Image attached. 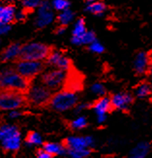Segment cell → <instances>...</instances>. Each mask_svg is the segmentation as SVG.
<instances>
[{
	"instance_id": "cell-18",
	"label": "cell",
	"mask_w": 152,
	"mask_h": 158,
	"mask_svg": "<svg viewBox=\"0 0 152 158\" xmlns=\"http://www.w3.org/2000/svg\"><path fill=\"white\" fill-rule=\"evenodd\" d=\"M44 150L51 156L63 155L66 152V148L59 143H47L44 146Z\"/></svg>"
},
{
	"instance_id": "cell-8",
	"label": "cell",
	"mask_w": 152,
	"mask_h": 158,
	"mask_svg": "<svg viewBox=\"0 0 152 158\" xmlns=\"http://www.w3.org/2000/svg\"><path fill=\"white\" fill-rule=\"evenodd\" d=\"M66 77L67 76L65 71L56 68L54 70H51L44 73L41 80H42V82L47 88L56 89L63 85V82L67 79Z\"/></svg>"
},
{
	"instance_id": "cell-29",
	"label": "cell",
	"mask_w": 152,
	"mask_h": 158,
	"mask_svg": "<svg viewBox=\"0 0 152 158\" xmlns=\"http://www.w3.org/2000/svg\"><path fill=\"white\" fill-rule=\"evenodd\" d=\"M42 4V0H23V5L26 10H34Z\"/></svg>"
},
{
	"instance_id": "cell-33",
	"label": "cell",
	"mask_w": 152,
	"mask_h": 158,
	"mask_svg": "<svg viewBox=\"0 0 152 158\" xmlns=\"http://www.w3.org/2000/svg\"><path fill=\"white\" fill-rule=\"evenodd\" d=\"M15 19H18V20H23L25 19V13L23 11H18V12H16V16H15Z\"/></svg>"
},
{
	"instance_id": "cell-35",
	"label": "cell",
	"mask_w": 152,
	"mask_h": 158,
	"mask_svg": "<svg viewBox=\"0 0 152 158\" xmlns=\"http://www.w3.org/2000/svg\"><path fill=\"white\" fill-rule=\"evenodd\" d=\"M85 108H87V104H80V105H78L77 107H76V111L81 112V111H84Z\"/></svg>"
},
{
	"instance_id": "cell-15",
	"label": "cell",
	"mask_w": 152,
	"mask_h": 158,
	"mask_svg": "<svg viewBox=\"0 0 152 158\" xmlns=\"http://www.w3.org/2000/svg\"><path fill=\"white\" fill-rule=\"evenodd\" d=\"M151 148V145L148 142H141L130 150L127 158H146Z\"/></svg>"
},
{
	"instance_id": "cell-6",
	"label": "cell",
	"mask_w": 152,
	"mask_h": 158,
	"mask_svg": "<svg viewBox=\"0 0 152 158\" xmlns=\"http://www.w3.org/2000/svg\"><path fill=\"white\" fill-rule=\"evenodd\" d=\"M51 90L44 84L32 85L27 91V98L34 105H44L51 100Z\"/></svg>"
},
{
	"instance_id": "cell-27",
	"label": "cell",
	"mask_w": 152,
	"mask_h": 158,
	"mask_svg": "<svg viewBox=\"0 0 152 158\" xmlns=\"http://www.w3.org/2000/svg\"><path fill=\"white\" fill-rule=\"evenodd\" d=\"M52 8H54L55 10H57L59 12L64 11L66 9H69V6H70V3H69L68 0H53L51 3Z\"/></svg>"
},
{
	"instance_id": "cell-36",
	"label": "cell",
	"mask_w": 152,
	"mask_h": 158,
	"mask_svg": "<svg viewBox=\"0 0 152 158\" xmlns=\"http://www.w3.org/2000/svg\"><path fill=\"white\" fill-rule=\"evenodd\" d=\"M65 30H66V27L64 26V25H60L58 28H57V34H63L64 32H65Z\"/></svg>"
},
{
	"instance_id": "cell-16",
	"label": "cell",
	"mask_w": 152,
	"mask_h": 158,
	"mask_svg": "<svg viewBox=\"0 0 152 158\" xmlns=\"http://www.w3.org/2000/svg\"><path fill=\"white\" fill-rule=\"evenodd\" d=\"M87 31L85 23L82 19H78L75 23L73 30H72V43L76 46H80V38L84 36V34Z\"/></svg>"
},
{
	"instance_id": "cell-9",
	"label": "cell",
	"mask_w": 152,
	"mask_h": 158,
	"mask_svg": "<svg viewBox=\"0 0 152 158\" xmlns=\"http://www.w3.org/2000/svg\"><path fill=\"white\" fill-rule=\"evenodd\" d=\"M54 19V13L52 6L47 2H42L37 11V16L35 18V25L38 28H44L52 23Z\"/></svg>"
},
{
	"instance_id": "cell-30",
	"label": "cell",
	"mask_w": 152,
	"mask_h": 158,
	"mask_svg": "<svg viewBox=\"0 0 152 158\" xmlns=\"http://www.w3.org/2000/svg\"><path fill=\"white\" fill-rule=\"evenodd\" d=\"M89 47V50H90V52H94V53H97V54H101L104 52V51H105V48H104V46L98 42L97 40H95L93 41V42L91 44H89L88 45Z\"/></svg>"
},
{
	"instance_id": "cell-12",
	"label": "cell",
	"mask_w": 152,
	"mask_h": 158,
	"mask_svg": "<svg viewBox=\"0 0 152 158\" xmlns=\"http://www.w3.org/2000/svg\"><path fill=\"white\" fill-rule=\"evenodd\" d=\"M133 103V96L127 92L115 93L110 98L112 108L118 110V111H126Z\"/></svg>"
},
{
	"instance_id": "cell-32",
	"label": "cell",
	"mask_w": 152,
	"mask_h": 158,
	"mask_svg": "<svg viewBox=\"0 0 152 158\" xmlns=\"http://www.w3.org/2000/svg\"><path fill=\"white\" fill-rule=\"evenodd\" d=\"M20 114H20V112L18 111V109L12 110V111H10V113H9V118L12 119H16V118H19Z\"/></svg>"
},
{
	"instance_id": "cell-26",
	"label": "cell",
	"mask_w": 152,
	"mask_h": 158,
	"mask_svg": "<svg viewBox=\"0 0 152 158\" xmlns=\"http://www.w3.org/2000/svg\"><path fill=\"white\" fill-rule=\"evenodd\" d=\"M96 40V36H95V33L93 31H89L87 30L84 34V36L80 38V45H89L91 44L93 41Z\"/></svg>"
},
{
	"instance_id": "cell-5",
	"label": "cell",
	"mask_w": 152,
	"mask_h": 158,
	"mask_svg": "<svg viewBox=\"0 0 152 158\" xmlns=\"http://www.w3.org/2000/svg\"><path fill=\"white\" fill-rule=\"evenodd\" d=\"M24 98L18 91L5 90L0 91V110L1 111H12L19 109L23 105Z\"/></svg>"
},
{
	"instance_id": "cell-7",
	"label": "cell",
	"mask_w": 152,
	"mask_h": 158,
	"mask_svg": "<svg viewBox=\"0 0 152 158\" xmlns=\"http://www.w3.org/2000/svg\"><path fill=\"white\" fill-rule=\"evenodd\" d=\"M43 68L44 66L41 61L22 59L18 62L16 66V70L25 79L30 80L42 72Z\"/></svg>"
},
{
	"instance_id": "cell-4",
	"label": "cell",
	"mask_w": 152,
	"mask_h": 158,
	"mask_svg": "<svg viewBox=\"0 0 152 158\" xmlns=\"http://www.w3.org/2000/svg\"><path fill=\"white\" fill-rule=\"evenodd\" d=\"M51 53V48L46 44L39 42H31L24 46H22V52L20 57L22 59L42 61Z\"/></svg>"
},
{
	"instance_id": "cell-22",
	"label": "cell",
	"mask_w": 152,
	"mask_h": 158,
	"mask_svg": "<svg viewBox=\"0 0 152 158\" xmlns=\"http://www.w3.org/2000/svg\"><path fill=\"white\" fill-rule=\"evenodd\" d=\"M16 16V9L13 5H7L4 6L3 9V18L2 22L6 23H11L14 19H15Z\"/></svg>"
},
{
	"instance_id": "cell-38",
	"label": "cell",
	"mask_w": 152,
	"mask_h": 158,
	"mask_svg": "<svg viewBox=\"0 0 152 158\" xmlns=\"http://www.w3.org/2000/svg\"><path fill=\"white\" fill-rule=\"evenodd\" d=\"M149 85H150L151 89H152V68H151L150 73H149Z\"/></svg>"
},
{
	"instance_id": "cell-14",
	"label": "cell",
	"mask_w": 152,
	"mask_h": 158,
	"mask_svg": "<svg viewBox=\"0 0 152 158\" xmlns=\"http://www.w3.org/2000/svg\"><path fill=\"white\" fill-rule=\"evenodd\" d=\"M150 60L146 52H139L136 56L134 60V69L138 74H144L149 68Z\"/></svg>"
},
{
	"instance_id": "cell-13",
	"label": "cell",
	"mask_w": 152,
	"mask_h": 158,
	"mask_svg": "<svg viewBox=\"0 0 152 158\" xmlns=\"http://www.w3.org/2000/svg\"><path fill=\"white\" fill-rule=\"evenodd\" d=\"M47 63L51 66L63 71H67L71 68V61L66 56L60 52H51L50 56H47Z\"/></svg>"
},
{
	"instance_id": "cell-25",
	"label": "cell",
	"mask_w": 152,
	"mask_h": 158,
	"mask_svg": "<svg viewBox=\"0 0 152 158\" xmlns=\"http://www.w3.org/2000/svg\"><path fill=\"white\" fill-rule=\"evenodd\" d=\"M86 125H87V119L86 118H84V116H82V115L76 118L71 122V127L74 130H81L84 127H86Z\"/></svg>"
},
{
	"instance_id": "cell-3",
	"label": "cell",
	"mask_w": 152,
	"mask_h": 158,
	"mask_svg": "<svg viewBox=\"0 0 152 158\" xmlns=\"http://www.w3.org/2000/svg\"><path fill=\"white\" fill-rule=\"evenodd\" d=\"M51 106L57 112H66L77 105L78 96L71 89L61 90L51 97Z\"/></svg>"
},
{
	"instance_id": "cell-37",
	"label": "cell",
	"mask_w": 152,
	"mask_h": 158,
	"mask_svg": "<svg viewBox=\"0 0 152 158\" xmlns=\"http://www.w3.org/2000/svg\"><path fill=\"white\" fill-rule=\"evenodd\" d=\"M3 9H4V6L0 5V22H2V18H3Z\"/></svg>"
},
{
	"instance_id": "cell-1",
	"label": "cell",
	"mask_w": 152,
	"mask_h": 158,
	"mask_svg": "<svg viewBox=\"0 0 152 158\" xmlns=\"http://www.w3.org/2000/svg\"><path fill=\"white\" fill-rule=\"evenodd\" d=\"M28 87V80L23 77L17 70L5 69L0 72V88L5 90L22 92Z\"/></svg>"
},
{
	"instance_id": "cell-39",
	"label": "cell",
	"mask_w": 152,
	"mask_h": 158,
	"mask_svg": "<svg viewBox=\"0 0 152 158\" xmlns=\"http://www.w3.org/2000/svg\"><path fill=\"white\" fill-rule=\"evenodd\" d=\"M0 45H1V42H0Z\"/></svg>"
},
{
	"instance_id": "cell-2",
	"label": "cell",
	"mask_w": 152,
	"mask_h": 158,
	"mask_svg": "<svg viewBox=\"0 0 152 158\" xmlns=\"http://www.w3.org/2000/svg\"><path fill=\"white\" fill-rule=\"evenodd\" d=\"M0 143L8 152L18 150L22 145V138L17 126L11 124L0 126Z\"/></svg>"
},
{
	"instance_id": "cell-34",
	"label": "cell",
	"mask_w": 152,
	"mask_h": 158,
	"mask_svg": "<svg viewBox=\"0 0 152 158\" xmlns=\"http://www.w3.org/2000/svg\"><path fill=\"white\" fill-rule=\"evenodd\" d=\"M36 158H52V156L51 154H49L47 152H46L45 150H43V152H40L37 154Z\"/></svg>"
},
{
	"instance_id": "cell-17",
	"label": "cell",
	"mask_w": 152,
	"mask_h": 158,
	"mask_svg": "<svg viewBox=\"0 0 152 158\" xmlns=\"http://www.w3.org/2000/svg\"><path fill=\"white\" fill-rule=\"evenodd\" d=\"M20 52H22V46L18 43L11 44L2 52V59L4 61L15 60L16 58L20 56Z\"/></svg>"
},
{
	"instance_id": "cell-10",
	"label": "cell",
	"mask_w": 152,
	"mask_h": 158,
	"mask_svg": "<svg viewBox=\"0 0 152 158\" xmlns=\"http://www.w3.org/2000/svg\"><path fill=\"white\" fill-rule=\"evenodd\" d=\"M94 139L91 136H71L66 140L68 149H86L94 146Z\"/></svg>"
},
{
	"instance_id": "cell-21",
	"label": "cell",
	"mask_w": 152,
	"mask_h": 158,
	"mask_svg": "<svg viewBox=\"0 0 152 158\" xmlns=\"http://www.w3.org/2000/svg\"><path fill=\"white\" fill-rule=\"evenodd\" d=\"M152 93V89L149 84H146V82H143V84H141L140 85H138V87L136 88L135 91V95L138 98L141 99H144L148 97V96Z\"/></svg>"
},
{
	"instance_id": "cell-31",
	"label": "cell",
	"mask_w": 152,
	"mask_h": 158,
	"mask_svg": "<svg viewBox=\"0 0 152 158\" xmlns=\"http://www.w3.org/2000/svg\"><path fill=\"white\" fill-rule=\"evenodd\" d=\"M11 29L10 23H6L3 22H0V36L4 35V34L8 33Z\"/></svg>"
},
{
	"instance_id": "cell-24",
	"label": "cell",
	"mask_w": 152,
	"mask_h": 158,
	"mask_svg": "<svg viewBox=\"0 0 152 158\" xmlns=\"http://www.w3.org/2000/svg\"><path fill=\"white\" fill-rule=\"evenodd\" d=\"M68 154L71 158H86L90 154V148L86 149H68Z\"/></svg>"
},
{
	"instance_id": "cell-19",
	"label": "cell",
	"mask_w": 152,
	"mask_h": 158,
	"mask_svg": "<svg viewBox=\"0 0 152 158\" xmlns=\"http://www.w3.org/2000/svg\"><path fill=\"white\" fill-rule=\"evenodd\" d=\"M106 10H107L106 5L100 1H93L90 3H87V6H86L87 12L93 14V15H97V16L104 15V13L106 12Z\"/></svg>"
},
{
	"instance_id": "cell-23",
	"label": "cell",
	"mask_w": 152,
	"mask_h": 158,
	"mask_svg": "<svg viewBox=\"0 0 152 158\" xmlns=\"http://www.w3.org/2000/svg\"><path fill=\"white\" fill-rule=\"evenodd\" d=\"M26 141H27V143H28L29 146H32V147L41 146L43 143L42 136L37 132H31L28 136H27Z\"/></svg>"
},
{
	"instance_id": "cell-28",
	"label": "cell",
	"mask_w": 152,
	"mask_h": 158,
	"mask_svg": "<svg viewBox=\"0 0 152 158\" xmlns=\"http://www.w3.org/2000/svg\"><path fill=\"white\" fill-rule=\"evenodd\" d=\"M90 90L93 94L97 95V96H104V94L106 93V88L105 86H104L102 84H100V82H95V84H93L90 87Z\"/></svg>"
},
{
	"instance_id": "cell-20",
	"label": "cell",
	"mask_w": 152,
	"mask_h": 158,
	"mask_svg": "<svg viewBox=\"0 0 152 158\" xmlns=\"http://www.w3.org/2000/svg\"><path fill=\"white\" fill-rule=\"evenodd\" d=\"M74 13L73 11H71L70 9H66L64 11H61L60 14L57 17V19L60 23V25H68L69 23H71L73 20H74Z\"/></svg>"
},
{
	"instance_id": "cell-11",
	"label": "cell",
	"mask_w": 152,
	"mask_h": 158,
	"mask_svg": "<svg viewBox=\"0 0 152 158\" xmlns=\"http://www.w3.org/2000/svg\"><path fill=\"white\" fill-rule=\"evenodd\" d=\"M93 109L97 115V121L100 124L104 123L107 119V114L112 109V104H110V99L105 96H101V97L95 102L93 106Z\"/></svg>"
}]
</instances>
